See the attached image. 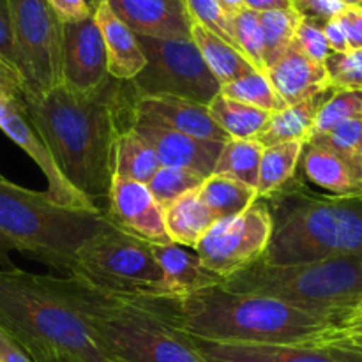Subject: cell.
Returning a JSON list of instances; mask_svg holds the SVG:
<instances>
[{"label":"cell","instance_id":"cell-32","mask_svg":"<svg viewBox=\"0 0 362 362\" xmlns=\"http://www.w3.org/2000/svg\"><path fill=\"white\" fill-rule=\"evenodd\" d=\"M219 94L233 99V101H240L244 105L255 106V108L265 110V112L271 113L281 112L283 108H286L285 101L279 98L276 88L272 87L267 74L260 73V71H253V73L246 74L239 80L221 85Z\"/></svg>","mask_w":362,"mask_h":362},{"label":"cell","instance_id":"cell-40","mask_svg":"<svg viewBox=\"0 0 362 362\" xmlns=\"http://www.w3.org/2000/svg\"><path fill=\"white\" fill-rule=\"evenodd\" d=\"M292 4L293 9L304 20L315 21L318 25H324L329 20L341 16L346 9L341 0H292Z\"/></svg>","mask_w":362,"mask_h":362},{"label":"cell","instance_id":"cell-2","mask_svg":"<svg viewBox=\"0 0 362 362\" xmlns=\"http://www.w3.org/2000/svg\"><path fill=\"white\" fill-rule=\"evenodd\" d=\"M147 300L166 324L182 334L205 341L269 343L317 349L336 327L332 322L281 300L232 293L219 285L180 299L148 297Z\"/></svg>","mask_w":362,"mask_h":362},{"label":"cell","instance_id":"cell-5","mask_svg":"<svg viewBox=\"0 0 362 362\" xmlns=\"http://www.w3.org/2000/svg\"><path fill=\"white\" fill-rule=\"evenodd\" d=\"M0 329L34 362H113L48 276L0 269Z\"/></svg>","mask_w":362,"mask_h":362},{"label":"cell","instance_id":"cell-46","mask_svg":"<svg viewBox=\"0 0 362 362\" xmlns=\"http://www.w3.org/2000/svg\"><path fill=\"white\" fill-rule=\"evenodd\" d=\"M324 350L338 362H362V349L357 346H324Z\"/></svg>","mask_w":362,"mask_h":362},{"label":"cell","instance_id":"cell-16","mask_svg":"<svg viewBox=\"0 0 362 362\" xmlns=\"http://www.w3.org/2000/svg\"><path fill=\"white\" fill-rule=\"evenodd\" d=\"M158 124L187 136L225 144L228 134L212 120L207 105L179 98H140L134 101L133 122Z\"/></svg>","mask_w":362,"mask_h":362},{"label":"cell","instance_id":"cell-10","mask_svg":"<svg viewBox=\"0 0 362 362\" xmlns=\"http://www.w3.org/2000/svg\"><path fill=\"white\" fill-rule=\"evenodd\" d=\"M9 9L23 98H42L62 85L64 23L46 0H9Z\"/></svg>","mask_w":362,"mask_h":362},{"label":"cell","instance_id":"cell-58","mask_svg":"<svg viewBox=\"0 0 362 362\" xmlns=\"http://www.w3.org/2000/svg\"><path fill=\"white\" fill-rule=\"evenodd\" d=\"M359 9H362V7H359Z\"/></svg>","mask_w":362,"mask_h":362},{"label":"cell","instance_id":"cell-3","mask_svg":"<svg viewBox=\"0 0 362 362\" xmlns=\"http://www.w3.org/2000/svg\"><path fill=\"white\" fill-rule=\"evenodd\" d=\"M264 202L272 216V235L260 258L265 264L362 258L361 197L315 193L296 175Z\"/></svg>","mask_w":362,"mask_h":362},{"label":"cell","instance_id":"cell-28","mask_svg":"<svg viewBox=\"0 0 362 362\" xmlns=\"http://www.w3.org/2000/svg\"><path fill=\"white\" fill-rule=\"evenodd\" d=\"M198 194L216 219L240 214L258 200L255 187L233 177L216 175V173L202 182V186L198 187Z\"/></svg>","mask_w":362,"mask_h":362},{"label":"cell","instance_id":"cell-45","mask_svg":"<svg viewBox=\"0 0 362 362\" xmlns=\"http://www.w3.org/2000/svg\"><path fill=\"white\" fill-rule=\"evenodd\" d=\"M0 362H34L32 357L7 334L0 329Z\"/></svg>","mask_w":362,"mask_h":362},{"label":"cell","instance_id":"cell-42","mask_svg":"<svg viewBox=\"0 0 362 362\" xmlns=\"http://www.w3.org/2000/svg\"><path fill=\"white\" fill-rule=\"evenodd\" d=\"M46 2L62 23L81 21L94 14L87 0H46Z\"/></svg>","mask_w":362,"mask_h":362},{"label":"cell","instance_id":"cell-18","mask_svg":"<svg viewBox=\"0 0 362 362\" xmlns=\"http://www.w3.org/2000/svg\"><path fill=\"white\" fill-rule=\"evenodd\" d=\"M272 87L286 106L331 90L329 74L324 64L308 59L292 42L288 49L265 71Z\"/></svg>","mask_w":362,"mask_h":362},{"label":"cell","instance_id":"cell-25","mask_svg":"<svg viewBox=\"0 0 362 362\" xmlns=\"http://www.w3.org/2000/svg\"><path fill=\"white\" fill-rule=\"evenodd\" d=\"M191 41L197 45L202 59L205 60L211 73L221 85L235 81L246 74L253 73L255 69L250 60L239 52L233 45L226 42L214 32L202 27L200 23H194L191 27Z\"/></svg>","mask_w":362,"mask_h":362},{"label":"cell","instance_id":"cell-57","mask_svg":"<svg viewBox=\"0 0 362 362\" xmlns=\"http://www.w3.org/2000/svg\"><path fill=\"white\" fill-rule=\"evenodd\" d=\"M359 7H362V4H361V6H359Z\"/></svg>","mask_w":362,"mask_h":362},{"label":"cell","instance_id":"cell-23","mask_svg":"<svg viewBox=\"0 0 362 362\" xmlns=\"http://www.w3.org/2000/svg\"><path fill=\"white\" fill-rule=\"evenodd\" d=\"M331 90H325L322 94L306 99V101L286 106L281 112L272 113L269 122L255 136V140L264 147L285 144V141H304L306 144L310 140L318 108L325 101V98L331 94Z\"/></svg>","mask_w":362,"mask_h":362},{"label":"cell","instance_id":"cell-13","mask_svg":"<svg viewBox=\"0 0 362 362\" xmlns=\"http://www.w3.org/2000/svg\"><path fill=\"white\" fill-rule=\"evenodd\" d=\"M101 30L94 16L62 27V85L74 94H88L108 78Z\"/></svg>","mask_w":362,"mask_h":362},{"label":"cell","instance_id":"cell-51","mask_svg":"<svg viewBox=\"0 0 362 362\" xmlns=\"http://www.w3.org/2000/svg\"><path fill=\"white\" fill-rule=\"evenodd\" d=\"M6 98H14V99H21V95L18 94V92H14L13 88H9L7 85L0 83V101Z\"/></svg>","mask_w":362,"mask_h":362},{"label":"cell","instance_id":"cell-33","mask_svg":"<svg viewBox=\"0 0 362 362\" xmlns=\"http://www.w3.org/2000/svg\"><path fill=\"white\" fill-rule=\"evenodd\" d=\"M306 144H317L341 158L362 180V115L345 120L331 131L311 138Z\"/></svg>","mask_w":362,"mask_h":362},{"label":"cell","instance_id":"cell-9","mask_svg":"<svg viewBox=\"0 0 362 362\" xmlns=\"http://www.w3.org/2000/svg\"><path fill=\"white\" fill-rule=\"evenodd\" d=\"M147 64L131 80L136 99L179 98L209 105L221 92V83L202 59L191 39H158L138 35Z\"/></svg>","mask_w":362,"mask_h":362},{"label":"cell","instance_id":"cell-12","mask_svg":"<svg viewBox=\"0 0 362 362\" xmlns=\"http://www.w3.org/2000/svg\"><path fill=\"white\" fill-rule=\"evenodd\" d=\"M0 131L39 166L48 184L46 193L49 200L60 207L73 209V211L103 212L94 200L80 193L64 177L49 147L25 113L21 99L6 98L0 101Z\"/></svg>","mask_w":362,"mask_h":362},{"label":"cell","instance_id":"cell-8","mask_svg":"<svg viewBox=\"0 0 362 362\" xmlns=\"http://www.w3.org/2000/svg\"><path fill=\"white\" fill-rule=\"evenodd\" d=\"M71 276H80L99 288L133 297H165L163 272L152 244L105 221L76 253Z\"/></svg>","mask_w":362,"mask_h":362},{"label":"cell","instance_id":"cell-6","mask_svg":"<svg viewBox=\"0 0 362 362\" xmlns=\"http://www.w3.org/2000/svg\"><path fill=\"white\" fill-rule=\"evenodd\" d=\"M232 293L269 297L339 325L362 299V258L341 257L313 264L269 265L258 260L223 279Z\"/></svg>","mask_w":362,"mask_h":362},{"label":"cell","instance_id":"cell-7","mask_svg":"<svg viewBox=\"0 0 362 362\" xmlns=\"http://www.w3.org/2000/svg\"><path fill=\"white\" fill-rule=\"evenodd\" d=\"M105 221V212L64 209L46 191H32L0 175V235L21 255L71 276L76 253Z\"/></svg>","mask_w":362,"mask_h":362},{"label":"cell","instance_id":"cell-52","mask_svg":"<svg viewBox=\"0 0 362 362\" xmlns=\"http://www.w3.org/2000/svg\"><path fill=\"white\" fill-rule=\"evenodd\" d=\"M350 318H362V299L359 300V304H357V308L354 310V315Z\"/></svg>","mask_w":362,"mask_h":362},{"label":"cell","instance_id":"cell-49","mask_svg":"<svg viewBox=\"0 0 362 362\" xmlns=\"http://www.w3.org/2000/svg\"><path fill=\"white\" fill-rule=\"evenodd\" d=\"M11 251H16V247H14L13 243H9L6 237L0 235V269L14 267L13 260H11Z\"/></svg>","mask_w":362,"mask_h":362},{"label":"cell","instance_id":"cell-56","mask_svg":"<svg viewBox=\"0 0 362 362\" xmlns=\"http://www.w3.org/2000/svg\"><path fill=\"white\" fill-rule=\"evenodd\" d=\"M361 158H362V152H361Z\"/></svg>","mask_w":362,"mask_h":362},{"label":"cell","instance_id":"cell-4","mask_svg":"<svg viewBox=\"0 0 362 362\" xmlns=\"http://www.w3.org/2000/svg\"><path fill=\"white\" fill-rule=\"evenodd\" d=\"M48 281L87 320L113 362H207L145 297L110 292L80 276H48Z\"/></svg>","mask_w":362,"mask_h":362},{"label":"cell","instance_id":"cell-44","mask_svg":"<svg viewBox=\"0 0 362 362\" xmlns=\"http://www.w3.org/2000/svg\"><path fill=\"white\" fill-rule=\"evenodd\" d=\"M322 30H324L325 39H327V45L331 48L332 53H345L350 49L349 35H346L345 27H343L341 20L334 18V20H329L327 23L322 25Z\"/></svg>","mask_w":362,"mask_h":362},{"label":"cell","instance_id":"cell-19","mask_svg":"<svg viewBox=\"0 0 362 362\" xmlns=\"http://www.w3.org/2000/svg\"><path fill=\"white\" fill-rule=\"evenodd\" d=\"M92 16L105 42L108 74L120 81L134 80L147 64L144 49L138 42V35L113 13L105 0L98 4Z\"/></svg>","mask_w":362,"mask_h":362},{"label":"cell","instance_id":"cell-20","mask_svg":"<svg viewBox=\"0 0 362 362\" xmlns=\"http://www.w3.org/2000/svg\"><path fill=\"white\" fill-rule=\"evenodd\" d=\"M187 338L207 362H338L324 349L269 343H221Z\"/></svg>","mask_w":362,"mask_h":362},{"label":"cell","instance_id":"cell-55","mask_svg":"<svg viewBox=\"0 0 362 362\" xmlns=\"http://www.w3.org/2000/svg\"><path fill=\"white\" fill-rule=\"evenodd\" d=\"M55 362H69V361H55Z\"/></svg>","mask_w":362,"mask_h":362},{"label":"cell","instance_id":"cell-47","mask_svg":"<svg viewBox=\"0 0 362 362\" xmlns=\"http://www.w3.org/2000/svg\"><path fill=\"white\" fill-rule=\"evenodd\" d=\"M292 0H246V7L257 13H265V11L276 9H288L292 7Z\"/></svg>","mask_w":362,"mask_h":362},{"label":"cell","instance_id":"cell-15","mask_svg":"<svg viewBox=\"0 0 362 362\" xmlns=\"http://www.w3.org/2000/svg\"><path fill=\"white\" fill-rule=\"evenodd\" d=\"M131 127L154 148L161 166L187 170L202 179H207L214 173L216 161L223 148V144L219 141L200 140L141 120H134Z\"/></svg>","mask_w":362,"mask_h":362},{"label":"cell","instance_id":"cell-48","mask_svg":"<svg viewBox=\"0 0 362 362\" xmlns=\"http://www.w3.org/2000/svg\"><path fill=\"white\" fill-rule=\"evenodd\" d=\"M0 83L7 85V87L13 88L14 92H18V94L23 98V90H21L20 76H18V74L14 73V71L11 69V67L7 66L6 62H2V60H0Z\"/></svg>","mask_w":362,"mask_h":362},{"label":"cell","instance_id":"cell-54","mask_svg":"<svg viewBox=\"0 0 362 362\" xmlns=\"http://www.w3.org/2000/svg\"><path fill=\"white\" fill-rule=\"evenodd\" d=\"M352 346H357V349H362V343H361V345H352Z\"/></svg>","mask_w":362,"mask_h":362},{"label":"cell","instance_id":"cell-21","mask_svg":"<svg viewBox=\"0 0 362 362\" xmlns=\"http://www.w3.org/2000/svg\"><path fill=\"white\" fill-rule=\"evenodd\" d=\"M152 253L161 267L166 299H180L223 283V278L202 264L197 253H191L179 244H152Z\"/></svg>","mask_w":362,"mask_h":362},{"label":"cell","instance_id":"cell-38","mask_svg":"<svg viewBox=\"0 0 362 362\" xmlns=\"http://www.w3.org/2000/svg\"><path fill=\"white\" fill-rule=\"evenodd\" d=\"M184 4L194 23H200L202 27L209 28L226 42L235 46L232 32V14L223 9L219 0H184Z\"/></svg>","mask_w":362,"mask_h":362},{"label":"cell","instance_id":"cell-1","mask_svg":"<svg viewBox=\"0 0 362 362\" xmlns=\"http://www.w3.org/2000/svg\"><path fill=\"white\" fill-rule=\"evenodd\" d=\"M108 76L95 90L74 94L64 85L42 98H21L25 113L52 151L60 172L90 200L108 198L120 117L133 112L124 87ZM136 101V99H134Z\"/></svg>","mask_w":362,"mask_h":362},{"label":"cell","instance_id":"cell-22","mask_svg":"<svg viewBox=\"0 0 362 362\" xmlns=\"http://www.w3.org/2000/svg\"><path fill=\"white\" fill-rule=\"evenodd\" d=\"M299 170L310 182L332 197L362 198V180L341 158L320 145L304 144Z\"/></svg>","mask_w":362,"mask_h":362},{"label":"cell","instance_id":"cell-36","mask_svg":"<svg viewBox=\"0 0 362 362\" xmlns=\"http://www.w3.org/2000/svg\"><path fill=\"white\" fill-rule=\"evenodd\" d=\"M204 180L205 179L187 172V170L161 166L147 186L151 193L154 194L156 200H158V204L165 209L175 200H179L180 197H184V194L197 191Z\"/></svg>","mask_w":362,"mask_h":362},{"label":"cell","instance_id":"cell-43","mask_svg":"<svg viewBox=\"0 0 362 362\" xmlns=\"http://www.w3.org/2000/svg\"><path fill=\"white\" fill-rule=\"evenodd\" d=\"M339 20L345 27L346 35H349L350 49H362V9L346 7Z\"/></svg>","mask_w":362,"mask_h":362},{"label":"cell","instance_id":"cell-14","mask_svg":"<svg viewBox=\"0 0 362 362\" xmlns=\"http://www.w3.org/2000/svg\"><path fill=\"white\" fill-rule=\"evenodd\" d=\"M106 218L113 225L148 244H170L165 226V209L158 204L147 184L113 175Z\"/></svg>","mask_w":362,"mask_h":362},{"label":"cell","instance_id":"cell-30","mask_svg":"<svg viewBox=\"0 0 362 362\" xmlns=\"http://www.w3.org/2000/svg\"><path fill=\"white\" fill-rule=\"evenodd\" d=\"M264 145L255 138L250 140H232L223 144L221 154L216 161V175H228L257 189L260 159L264 154Z\"/></svg>","mask_w":362,"mask_h":362},{"label":"cell","instance_id":"cell-37","mask_svg":"<svg viewBox=\"0 0 362 362\" xmlns=\"http://www.w3.org/2000/svg\"><path fill=\"white\" fill-rule=\"evenodd\" d=\"M324 66L327 69L329 87L332 90H338V88L362 90V49L331 53Z\"/></svg>","mask_w":362,"mask_h":362},{"label":"cell","instance_id":"cell-35","mask_svg":"<svg viewBox=\"0 0 362 362\" xmlns=\"http://www.w3.org/2000/svg\"><path fill=\"white\" fill-rule=\"evenodd\" d=\"M232 32L239 52L250 60L255 69L265 73L267 66H265V45L260 27V13L244 7L239 13L232 14Z\"/></svg>","mask_w":362,"mask_h":362},{"label":"cell","instance_id":"cell-39","mask_svg":"<svg viewBox=\"0 0 362 362\" xmlns=\"http://www.w3.org/2000/svg\"><path fill=\"white\" fill-rule=\"evenodd\" d=\"M293 45L313 62L325 64V60L331 57V48L327 45L322 25L315 23L310 20H300L299 27L296 30V37H293Z\"/></svg>","mask_w":362,"mask_h":362},{"label":"cell","instance_id":"cell-29","mask_svg":"<svg viewBox=\"0 0 362 362\" xmlns=\"http://www.w3.org/2000/svg\"><path fill=\"white\" fill-rule=\"evenodd\" d=\"M212 120L228 134L232 140H250L255 138L265 124L269 122L272 113L255 106L244 105L240 101L225 98L219 94L207 105Z\"/></svg>","mask_w":362,"mask_h":362},{"label":"cell","instance_id":"cell-41","mask_svg":"<svg viewBox=\"0 0 362 362\" xmlns=\"http://www.w3.org/2000/svg\"><path fill=\"white\" fill-rule=\"evenodd\" d=\"M0 60H2V62H6L7 66H9L11 69L18 74L9 0H0ZM18 76H20V74H18Z\"/></svg>","mask_w":362,"mask_h":362},{"label":"cell","instance_id":"cell-27","mask_svg":"<svg viewBox=\"0 0 362 362\" xmlns=\"http://www.w3.org/2000/svg\"><path fill=\"white\" fill-rule=\"evenodd\" d=\"M304 141H285L264 148L258 170V200H267L299 172Z\"/></svg>","mask_w":362,"mask_h":362},{"label":"cell","instance_id":"cell-17","mask_svg":"<svg viewBox=\"0 0 362 362\" xmlns=\"http://www.w3.org/2000/svg\"><path fill=\"white\" fill-rule=\"evenodd\" d=\"M136 35L191 39V20L184 0H105Z\"/></svg>","mask_w":362,"mask_h":362},{"label":"cell","instance_id":"cell-26","mask_svg":"<svg viewBox=\"0 0 362 362\" xmlns=\"http://www.w3.org/2000/svg\"><path fill=\"white\" fill-rule=\"evenodd\" d=\"M159 168L161 165L154 148L133 127L120 133L113 152V175L148 184Z\"/></svg>","mask_w":362,"mask_h":362},{"label":"cell","instance_id":"cell-50","mask_svg":"<svg viewBox=\"0 0 362 362\" xmlns=\"http://www.w3.org/2000/svg\"><path fill=\"white\" fill-rule=\"evenodd\" d=\"M219 4L228 14H235L246 7V0H219Z\"/></svg>","mask_w":362,"mask_h":362},{"label":"cell","instance_id":"cell-24","mask_svg":"<svg viewBox=\"0 0 362 362\" xmlns=\"http://www.w3.org/2000/svg\"><path fill=\"white\" fill-rule=\"evenodd\" d=\"M214 214L202 202L197 191L184 194L165 207V226L170 240L182 247H197L212 223Z\"/></svg>","mask_w":362,"mask_h":362},{"label":"cell","instance_id":"cell-59","mask_svg":"<svg viewBox=\"0 0 362 362\" xmlns=\"http://www.w3.org/2000/svg\"><path fill=\"white\" fill-rule=\"evenodd\" d=\"M99 2H101V0H99Z\"/></svg>","mask_w":362,"mask_h":362},{"label":"cell","instance_id":"cell-53","mask_svg":"<svg viewBox=\"0 0 362 362\" xmlns=\"http://www.w3.org/2000/svg\"><path fill=\"white\" fill-rule=\"evenodd\" d=\"M346 7H359L362 4V0H341Z\"/></svg>","mask_w":362,"mask_h":362},{"label":"cell","instance_id":"cell-11","mask_svg":"<svg viewBox=\"0 0 362 362\" xmlns=\"http://www.w3.org/2000/svg\"><path fill=\"white\" fill-rule=\"evenodd\" d=\"M271 235V211L264 200H257L240 214L216 219L194 253L209 271L226 279L260 260Z\"/></svg>","mask_w":362,"mask_h":362},{"label":"cell","instance_id":"cell-34","mask_svg":"<svg viewBox=\"0 0 362 362\" xmlns=\"http://www.w3.org/2000/svg\"><path fill=\"white\" fill-rule=\"evenodd\" d=\"M359 115H362V90H357V88L331 90V94L325 98V101L318 108L310 140L318 134L327 133L338 124Z\"/></svg>","mask_w":362,"mask_h":362},{"label":"cell","instance_id":"cell-31","mask_svg":"<svg viewBox=\"0 0 362 362\" xmlns=\"http://www.w3.org/2000/svg\"><path fill=\"white\" fill-rule=\"evenodd\" d=\"M300 16L296 9H276L260 13V27L265 45V66L269 67L292 46Z\"/></svg>","mask_w":362,"mask_h":362}]
</instances>
